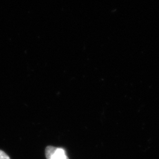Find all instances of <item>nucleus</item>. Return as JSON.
<instances>
[{
    "label": "nucleus",
    "mask_w": 159,
    "mask_h": 159,
    "mask_svg": "<svg viewBox=\"0 0 159 159\" xmlns=\"http://www.w3.org/2000/svg\"><path fill=\"white\" fill-rule=\"evenodd\" d=\"M45 153L47 159H69L66 151L62 148L50 146L46 148Z\"/></svg>",
    "instance_id": "obj_1"
},
{
    "label": "nucleus",
    "mask_w": 159,
    "mask_h": 159,
    "mask_svg": "<svg viewBox=\"0 0 159 159\" xmlns=\"http://www.w3.org/2000/svg\"><path fill=\"white\" fill-rule=\"evenodd\" d=\"M0 159H10V157L4 151L0 150Z\"/></svg>",
    "instance_id": "obj_2"
}]
</instances>
